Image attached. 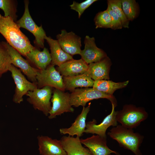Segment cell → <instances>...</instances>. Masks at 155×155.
<instances>
[{
  "label": "cell",
  "instance_id": "30bf717a",
  "mask_svg": "<svg viewBox=\"0 0 155 155\" xmlns=\"http://www.w3.org/2000/svg\"><path fill=\"white\" fill-rule=\"evenodd\" d=\"M2 42L9 53L12 64L17 68H20L29 80L36 84V76L38 69L32 67L26 59H24L19 52L7 42L4 41Z\"/></svg>",
  "mask_w": 155,
  "mask_h": 155
},
{
  "label": "cell",
  "instance_id": "5b68a950",
  "mask_svg": "<svg viewBox=\"0 0 155 155\" xmlns=\"http://www.w3.org/2000/svg\"><path fill=\"white\" fill-rule=\"evenodd\" d=\"M54 88L45 86L41 88H38L27 94V100L36 110L42 111L46 116L49 115L51 108V100Z\"/></svg>",
  "mask_w": 155,
  "mask_h": 155
},
{
  "label": "cell",
  "instance_id": "277c9868",
  "mask_svg": "<svg viewBox=\"0 0 155 155\" xmlns=\"http://www.w3.org/2000/svg\"><path fill=\"white\" fill-rule=\"evenodd\" d=\"M70 94L71 105L75 107H85L89 101L94 99L106 98L109 100L115 107L117 101L113 95L105 94L93 88H85L75 89Z\"/></svg>",
  "mask_w": 155,
  "mask_h": 155
},
{
  "label": "cell",
  "instance_id": "d4e9b609",
  "mask_svg": "<svg viewBox=\"0 0 155 155\" xmlns=\"http://www.w3.org/2000/svg\"><path fill=\"white\" fill-rule=\"evenodd\" d=\"M11 65V58L7 49L2 42H0V78L9 71Z\"/></svg>",
  "mask_w": 155,
  "mask_h": 155
},
{
  "label": "cell",
  "instance_id": "2e32d148",
  "mask_svg": "<svg viewBox=\"0 0 155 155\" xmlns=\"http://www.w3.org/2000/svg\"><path fill=\"white\" fill-rule=\"evenodd\" d=\"M111 65L110 59L107 56L99 61L89 64L85 73L94 81L109 80Z\"/></svg>",
  "mask_w": 155,
  "mask_h": 155
},
{
  "label": "cell",
  "instance_id": "9c48e42d",
  "mask_svg": "<svg viewBox=\"0 0 155 155\" xmlns=\"http://www.w3.org/2000/svg\"><path fill=\"white\" fill-rule=\"evenodd\" d=\"M51 100L52 103L48 118L52 119L64 113H73L74 109L70 103V94L64 91L54 88Z\"/></svg>",
  "mask_w": 155,
  "mask_h": 155
},
{
  "label": "cell",
  "instance_id": "603a6c76",
  "mask_svg": "<svg viewBox=\"0 0 155 155\" xmlns=\"http://www.w3.org/2000/svg\"><path fill=\"white\" fill-rule=\"evenodd\" d=\"M129 82V81L115 82L109 80H97L94 81L92 88L105 94L113 95L115 90L125 87Z\"/></svg>",
  "mask_w": 155,
  "mask_h": 155
},
{
  "label": "cell",
  "instance_id": "6da1fadb",
  "mask_svg": "<svg viewBox=\"0 0 155 155\" xmlns=\"http://www.w3.org/2000/svg\"><path fill=\"white\" fill-rule=\"evenodd\" d=\"M0 33L10 46L24 56L35 48L12 18L0 14Z\"/></svg>",
  "mask_w": 155,
  "mask_h": 155
},
{
  "label": "cell",
  "instance_id": "8fae6325",
  "mask_svg": "<svg viewBox=\"0 0 155 155\" xmlns=\"http://www.w3.org/2000/svg\"><path fill=\"white\" fill-rule=\"evenodd\" d=\"M56 37L58 43L65 52L72 56L80 55L82 46L80 37L72 31L68 32L63 29Z\"/></svg>",
  "mask_w": 155,
  "mask_h": 155
},
{
  "label": "cell",
  "instance_id": "52a82bcc",
  "mask_svg": "<svg viewBox=\"0 0 155 155\" xmlns=\"http://www.w3.org/2000/svg\"><path fill=\"white\" fill-rule=\"evenodd\" d=\"M16 85L13 101L20 104L23 101V97L29 91L37 88L36 84L30 82L26 78L20 70L11 65L9 69Z\"/></svg>",
  "mask_w": 155,
  "mask_h": 155
},
{
  "label": "cell",
  "instance_id": "9a60e30c",
  "mask_svg": "<svg viewBox=\"0 0 155 155\" xmlns=\"http://www.w3.org/2000/svg\"><path fill=\"white\" fill-rule=\"evenodd\" d=\"M37 139L41 155H67L60 140L42 135L38 136Z\"/></svg>",
  "mask_w": 155,
  "mask_h": 155
},
{
  "label": "cell",
  "instance_id": "e0dca14e",
  "mask_svg": "<svg viewBox=\"0 0 155 155\" xmlns=\"http://www.w3.org/2000/svg\"><path fill=\"white\" fill-rule=\"evenodd\" d=\"M25 57L32 67L40 70L45 69L51 64V61L49 50L44 47L42 51L35 47L27 54Z\"/></svg>",
  "mask_w": 155,
  "mask_h": 155
},
{
  "label": "cell",
  "instance_id": "8992f818",
  "mask_svg": "<svg viewBox=\"0 0 155 155\" xmlns=\"http://www.w3.org/2000/svg\"><path fill=\"white\" fill-rule=\"evenodd\" d=\"M36 79L37 88L49 86L65 91L63 76L57 70L55 66L50 64L45 69L38 70Z\"/></svg>",
  "mask_w": 155,
  "mask_h": 155
},
{
  "label": "cell",
  "instance_id": "f546056e",
  "mask_svg": "<svg viewBox=\"0 0 155 155\" xmlns=\"http://www.w3.org/2000/svg\"><path fill=\"white\" fill-rule=\"evenodd\" d=\"M106 10L109 13L111 17V28L113 30L122 28L123 26L120 18L108 5Z\"/></svg>",
  "mask_w": 155,
  "mask_h": 155
},
{
  "label": "cell",
  "instance_id": "484cf974",
  "mask_svg": "<svg viewBox=\"0 0 155 155\" xmlns=\"http://www.w3.org/2000/svg\"><path fill=\"white\" fill-rule=\"evenodd\" d=\"M107 4L120 18L123 27L129 28V21L127 19L123 10L121 1L120 0H108Z\"/></svg>",
  "mask_w": 155,
  "mask_h": 155
},
{
  "label": "cell",
  "instance_id": "3957f363",
  "mask_svg": "<svg viewBox=\"0 0 155 155\" xmlns=\"http://www.w3.org/2000/svg\"><path fill=\"white\" fill-rule=\"evenodd\" d=\"M147 113L143 108L133 105H126L122 109L117 111V120L122 126L133 129L137 127L142 121L147 119Z\"/></svg>",
  "mask_w": 155,
  "mask_h": 155
},
{
  "label": "cell",
  "instance_id": "ac0fdd59",
  "mask_svg": "<svg viewBox=\"0 0 155 155\" xmlns=\"http://www.w3.org/2000/svg\"><path fill=\"white\" fill-rule=\"evenodd\" d=\"M90 103L87 107H83L81 113L77 117L69 127L60 129V133L63 134H68L72 137L74 135H76V137L79 138L81 137L84 133L86 129V120L90 110Z\"/></svg>",
  "mask_w": 155,
  "mask_h": 155
},
{
  "label": "cell",
  "instance_id": "ffe728a7",
  "mask_svg": "<svg viewBox=\"0 0 155 155\" xmlns=\"http://www.w3.org/2000/svg\"><path fill=\"white\" fill-rule=\"evenodd\" d=\"M60 140L67 155H92L88 148L82 146L79 137L64 136Z\"/></svg>",
  "mask_w": 155,
  "mask_h": 155
},
{
  "label": "cell",
  "instance_id": "83f0119b",
  "mask_svg": "<svg viewBox=\"0 0 155 155\" xmlns=\"http://www.w3.org/2000/svg\"><path fill=\"white\" fill-rule=\"evenodd\" d=\"M0 9L3 10L5 17L9 16L15 21L17 16L15 1L11 0H0Z\"/></svg>",
  "mask_w": 155,
  "mask_h": 155
},
{
  "label": "cell",
  "instance_id": "4fadbf2b",
  "mask_svg": "<svg viewBox=\"0 0 155 155\" xmlns=\"http://www.w3.org/2000/svg\"><path fill=\"white\" fill-rule=\"evenodd\" d=\"M84 43V49L81 50L80 55L87 64L99 61L107 56L103 50L97 46L94 37L86 36Z\"/></svg>",
  "mask_w": 155,
  "mask_h": 155
},
{
  "label": "cell",
  "instance_id": "4dcf8cb0",
  "mask_svg": "<svg viewBox=\"0 0 155 155\" xmlns=\"http://www.w3.org/2000/svg\"><path fill=\"white\" fill-rule=\"evenodd\" d=\"M108 155H111V154H109Z\"/></svg>",
  "mask_w": 155,
  "mask_h": 155
},
{
  "label": "cell",
  "instance_id": "4316f807",
  "mask_svg": "<svg viewBox=\"0 0 155 155\" xmlns=\"http://www.w3.org/2000/svg\"><path fill=\"white\" fill-rule=\"evenodd\" d=\"M94 21L96 28H111V17L106 10L98 13L95 17Z\"/></svg>",
  "mask_w": 155,
  "mask_h": 155
},
{
  "label": "cell",
  "instance_id": "7402d4cb",
  "mask_svg": "<svg viewBox=\"0 0 155 155\" xmlns=\"http://www.w3.org/2000/svg\"><path fill=\"white\" fill-rule=\"evenodd\" d=\"M65 90L72 91L78 87H93L94 81L85 73L76 75L63 77Z\"/></svg>",
  "mask_w": 155,
  "mask_h": 155
},
{
  "label": "cell",
  "instance_id": "d6986e66",
  "mask_svg": "<svg viewBox=\"0 0 155 155\" xmlns=\"http://www.w3.org/2000/svg\"><path fill=\"white\" fill-rule=\"evenodd\" d=\"M88 65L81 59H73L68 61L57 67L56 69L63 77L83 74L87 70Z\"/></svg>",
  "mask_w": 155,
  "mask_h": 155
},
{
  "label": "cell",
  "instance_id": "7a4b0ae2",
  "mask_svg": "<svg viewBox=\"0 0 155 155\" xmlns=\"http://www.w3.org/2000/svg\"><path fill=\"white\" fill-rule=\"evenodd\" d=\"M107 134L116 141L120 146L131 151L135 155H142L139 148L144 136L138 133L134 132L133 129L117 125L113 127Z\"/></svg>",
  "mask_w": 155,
  "mask_h": 155
},
{
  "label": "cell",
  "instance_id": "f1b7e54d",
  "mask_svg": "<svg viewBox=\"0 0 155 155\" xmlns=\"http://www.w3.org/2000/svg\"><path fill=\"white\" fill-rule=\"evenodd\" d=\"M97 1L86 0L80 3H78L74 1L73 3L70 5V7L71 9L78 12V18H80L85 10Z\"/></svg>",
  "mask_w": 155,
  "mask_h": 155
},
{
  "label": "cell",
  "instance_id": "ba28073f",
  "mask_svg": "<svg viewBox=\"0 0 155 155\" xmlns=\"http://www.w3.org/2000/svg\"><path fill=\"white\" fill-rule=\"evenodd\" d=\"M24 11L22 17L16 22L20 28L28 30L34 36V43L38 48L44 47V40L46 36L45 32L42 25L38 26L32 19L30 13L29 1H24Z\"/></svg>",
  "mask_w": 155,
  "mask_h": 155
},
{
  "label": "cell",
  "instance_id": "7c38bea8",
  "mask_svg": "<svg viewBox=\"0 0 155 155\" xmlns=\"http://www.w3.org/2000/svg\"><path fill=\"white\" fill-rule=\"evenodd\" d=\"M111 104L112 109L111 113L98 124H97L95 119L86 122L84 133L96 134L103 137H107L106 132L107 129L111 126L114 127L118 125L116 118L117 111H115V106L113 104Z\"/></svg>",
  "mask_w": 155,
  "mask_h": 155
},
{
  "label": "cell",
  "instance_id": "cb8c5ba5",
  "mask_svg": "<svg viewBox=\"0 0 155 155\" xmlns=\"http://www.w3.org/2000/svg\"><path fill=\"white\" fill-rule=\"evenodd\" d=\"M123 10L127 19L133 21L136 18L139 13L138 4L135 0H122Z\"/></svg>",
  "mask_w": 155,
  "mask_h": 155
},
{
  "label": "cell",
  "instance_id": "5bb4252c",
  "mask_svg": "<svg viewBox=\"0 0 155 155\" xmlns=\"http://www.w3.org/2000/svg\"><path fill=\"white\" fill-rule=\"evenodd\" d=\"M106 139L96 135L86 139H80V140L81 143L89 150L92 155H108L112 153L118 155L117 152L107 146Z\"/></svg>",
  "mask_w": 155,
  "mask_h": 155
},
{
  "label": "cell",
  "instance_id": "44dd1931",
  "mask_svg": "<svg viewBox=\"0 0 155 155\" xmlns=\"http://www.w3.org/2000/svg\"><path fill=\"white\" fill-rule=\"evenodd\" d=\"M44 39L50 46L51 59V64L59 66L64 62L73 59L72 56L66 53L62 49L57 40L46 36Z\"/></svg>",
  "mask_w": 155,
  "mask_h": 155
}]
</instances>
